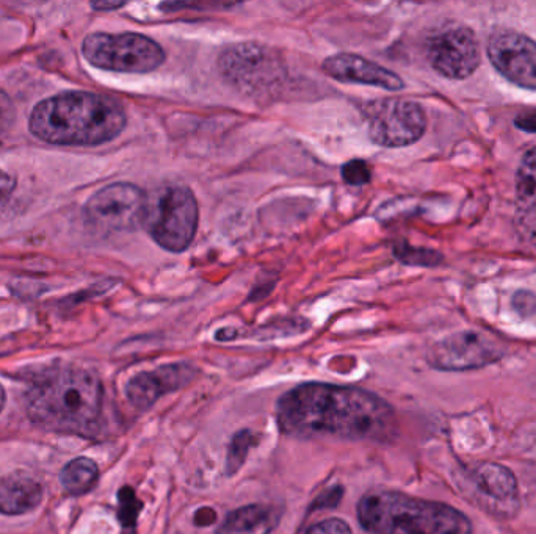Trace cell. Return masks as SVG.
<instances>
[{
  "instance_id": "1",
  "label": "cell",
  "mask_w": 536,
  "mask_h": 534,
  "mask_svg": "<svg viewBox=\"0 0 536 534\" xmlns=\"http://www.w3.org/2000/svg\"><path fill=\"white\" fill-rule=\"evenodd\" d=\"M276 419L279 430L298 439L388 442L397 434L394 408L359 387L300 384L279 398Z\"/></svg>"
},
{
  "instance_id": "2",
  "label": "cell",
  "mask_w": 536,
  "mask_h": 534,
  "mask_svg": "<svg viewBox=\"0 0 536 534\" xmlns=\"http://www.w3.org/2000/svg\"><path fill=\"white\" fill-rule=\"evenodd\" d=\"M126 112L118 102L88 91H65L35 105L32 135L57 146H98L123 132Z\"/></svg>"
},
{
  "instance_id": "3",
  "label": "cell",
  "mask_w": 536,
  "mask_h": 534,
  "mask_svg": "<svg viewBox=\"0 0 536 534\" xmlns=\"http://www.w3.org/2000/svg\"><path fill=\"white\" fill-rule=\"evenodd\" d=\"M102 398L95 373L62 365L43 373L27 390V412L44 430L90 436L101 419Z\"/></svg>"
},
{
  "instance_id": "4",
  "label": "cell",
  "mask_w": 536,
  "mask_h": 534,
  "mask_svg": "<svg viewBox=\"0 0 536 534\" xmlns=\"http://www.w3.org/2000/svg\"><path fill=\"white\" fill-rule=\"evenodd\" d=\"M356 513L372 534H472L471 522L457 508L402 492H367Z\"/></svg>"
},
{
  "instance_id": "5",
  "label": "cell",
  "mask_w": 536,
  "mask_h": 534,
  "mask_svg": "<svg viewBox=\"0 0 536 534\" xmlns=\"http://www.w3.org/2000/svg\"><path fill=\"white\" fill-rule=\"evenodd\" d=\"M221 77L250 98H268L283 87L286 66L278 52L259 43L226 47L218 57Z\"/></svg>"
},
{
  "instance_id": "6",
  "label": "cell",
  "mask_w": 536,
  "mask_h": 534,
  "mask_svg": "<svg viewBox=\"0 0 536 534\" xmlns=\"http://www.w3.org/2000/svg\"><path fill=\"white\" fill-rule=\"evenodd\" d=\"M198 220L200 210L189 188L167 187L148 198L143 226L160 248L184 253L195 239Z\"/></svg>"
},
{
  "instance_id": "7",
  "label": "cell",
  "mask_w": 536,
  "mask_h": 534,
  "mask_svg": "<svg viewBox=\"0 0 536 534\" xmlns=\"http://www.w3.org/2000/svg\"><path fill=\"white\" fill-rule=\"evenodd\" d=\"M90 65L123 74H148L165 62V51L140 33H91L82 43Z\"/></svg>"
},
{
  "instance_id": "8",
  "label": "cell",
  "mask_w": 536,
  "mask_h": 534,
  "mask_svg": "<svg viewBox=\"0 0 536 534\" xmlns=\"http://www.w3.org/2000/svg\"><path fill=\"white\" fill-rule=\"evenodd\" d=\"M367 132L375 145L405 148L421 140L427 116L417 102L406 99H375L364 105Z\"/></svg>"
},
{
  "instance_id": "9",
  "label": "cell",
  "mask_w": 536,
  "mask_h": 534,
  "mask_svg": "<svg viewBox=\"0 0 536 534\" xmlns=\"http://www.w3.org/2000/svg\"><path fill=\"white\" fill-rule=\"evenodd\" d=\"M148 198L142 188L116 182L101 188L88 199L85 220L99 232L135 231L145 221Z\"/></svg>"
},
{
  "instance_id": "10",
  "label": "cell",
  "mask_w": 536,
  "mask_h": 534,
  "mask_svg": "<svg viewBox=\"0 0 536 534\" xmlns=\"http://www.w3.org/2000/svg\"><path fill=\"white\" fill-rule=\"evenodd\" d=\"M464 492L485 513L499 519L518 514L519 488L515 475L496 462H475L463 470Z\"/></svg>"
},
{
  "instance_id": "11",
  "label": "cell",
  "mask_w": 536,
  "mask_h": 534,
  "mask_svg": "<svg viewBox=\"0 0 536 534\" xmlns=\"http://www.w3.org/2000/svg\"><path fill=\"white\" fill-rule=\"evenodd\" d=\"M504 356V347L482 332L463 331L439 340L428 350L427 361L441 372H468L494 364Z\"/></svg>"
},
{
  "instance_id": "12",
  "label": "cell",
  "mask_w": 536,
  "mask_h": 534,
  "mask_svg": "<svg viewBox=\"0 0 536 534\" xmlns=\"http://www.w3.org/2000/svg\"><path fill=\"white\" fill-rule=\"evenodd\" d=\"M489 60L505 79L536 90V43L513 30H497L488 43Z\"/></svg>"
},
{
  "instance_id": "13",
  "label": "cell",
  "mask_w": 536,
  "mask_h": 534,
  "mask_svg": "<svg viewBox=\"0 0 536 534\" xmlns=\"http://www.w3.org/2000/svg\"><path fill=\"white\" fill-rule=\"evenodd\" d=\"M427 57L431 68L447 79H466L480 65L479 46L474 33L466 27L446 30L431 38Z\"/></svg>"
},
{
  "instance_id": "14",
  "label": "cell",
  "mask_w": 536,
  "mask_h": 534,
  "mask_svg": "<svg viewBox=\"0 0 536 534\" xmlns=\"http://www.w3.org/2000/svg\"><path fill=\"white\" fill-rule=\"evenodd\" d=\"M195 376V367L185 362L162 365L151 372L138 373L126 384L127 400L135 409L145 411L156 405V401L163 395L189 386Z\"/></svg>"
},
{
  "instance_id": "15",
  "label": "cell",
  "mask_w": 536,
  "mask_h": 534,
  "mask_svg": "<svg viewBox=\"0 0 536 534\" xmlns=\"http://www.w3.org/2000/svg\"><path fill=\"white\" fill-rule=\"evenodd\" d=\"M323 71L342 83H359L389 91H400L405 87L399 74L355 54L331 55L323 62Z\"/></svg>"
},
{
  "instance_id": "16",
  "label": "cell",
  "mask_w": 536,
  "mask_h": 534,
  "mask_svg": "<svg viewBox=\"0 0 536 534\" xmlns=\"http://www.w3.org/2000/svg\"><path fill=\"white\" fill-rule=\"evenodd\" d=\"M44 489L35 478L15 473L0 480V514L21 516L38 508L43 502Z\"/></svg>"
},
{
  "instance_id": "17",
  "label": "cell",
  "mask_w": 536,
  "mask_h": 534,
  "mask_svg": "<svg viewBox=\"0 0 536 534\" xmlns=\"http://www.w3.org/2000/svg\"><path fill=\"white\" fill-rule=\"evenodd\" d=\"M283 517V509L272 505H248L234 509L218 527L217 534H270Z\"/></svg>"
},
{
  "instance_id": "18",
  "label": "cell",
  "mask_w": 536,
  "mask_h": 534,
  "mask_svg": "<svg viewBox=\"0 0 536 534\" xmlns=\"http://www.w3.org/2000/svg\"><path fill=\"white\" fill-rule=\"evenodd\" d=\"M98 478V464L93 459L85 458V456L68 462L60 473L63 489L69 495H76V497L87 494L95 488Z\"/></svg>"
},
{
  "instance_id": "19",
  "label": "cell",
  "mask_w": 536,
  "mask_h": 534,
  "mask_svg": "<svg viewBox=\"0 0 536 534\" xmlns=\"http://www.w3.org/2000/svg\"><path fill=\"white\" fill-rule=\"evenodd\" d=\"M516 193L521 206L536 215V148L522 157L516 174Z\"/></svg>"
},
{
  "instance_id": "20",
  "label": "cell",
  "mask_w": 536,
  "mask_h": 534,
  "mask_svg": "<svg viewBox=\"0 0 536 534\" xmlns=\"http://www.w3.org/2000/svg\"><path fill=\"white\" fill-rule=\"evenodd\" d=\"M256 442H258L256 434L250 430H240L232 436L228 455H226V473L228 475H236L239 472L240 467L247 461L248 453H250Z\"/></svg>"
},
{
  "instance_id": "21",
  "label": "cell",
  "mask_w": 536,
  "mask_h": 534,
  "mask_svg": "<svg viewBox=\"0 0 536 534\" xmlns=\"http://www.w3.org/2000/svg\"><path fill=\"white\" fill-rule=\"evenodd\" d=\"M394 256L403 264L419 265V267H436L442 262L441 254L433 249L413 248L408 243L395 245Z\"/></svg>"
},
{
  "instance_id": "22",
  "label": "cell",
  "mask_w": 536,
  "mask_h": 534,
  "mask_svg": "<svg viewBox=\"0 0 536 534\" xmlns=\"http://www.w3.org/2000/svg\"><path fill=\"white\" fill-rule=\"evenodd\" d=\"M118 502H120L118 517H120L123 527H135L138 516L142 513L143 503L138 500L134 489L129 488V486H124V488L118 492Z\"/></svg>"
},
{
  "instance_id": "23",
  "label": "cell",
  "mask_w": 536,
  "mask_h": 534,
  "mask_svg": "<svg viewBox=\"0 0 536 534\" xmlns=\"http://www.w3.org/2000/svg\"><path fill=\"white\" fill-rule=\"evenodd\" d=\"M341 173L345 184L353 185V187L367 185L372 179L369 163L364 160H350L342 166Z\"/></svg>"
},
{
  "instance_id": "24",
  "label": "cell",
  "mask_w": 536,
  "mask_h": 534,
  "mask_svg": "<svg viewBox=\"0 0 536 534\" xmlns=\"http://www.w3.org/2000/svg\"><path fill=\"white\" fill-rule=\"evenodd\" d=\"M306 534H353L352 528L342 519H326L312 525Z\"/></svg>"
},
{
  "instance_id": "25",
  "label": "cell",
  "mask_w": 536,
  "mask_h": 534,
  "mask_svg": "<svg viewBox=\"0 0 536 534\" xmlns=\"http://www.w3.org/2000/svg\"><path fill=\"white\" fill-rule=\"evenodd\" d=\"M342 497H344V489L341 486H334L328 491L322 492L319 497L312 502L309 511H317V509H334L341 505Z\"/></svg>"
},
{
  "instance_id": "26",
  "label": "cell",
  "mask_w": 536,
  "mask_h": 534,
  "mask_svg": "<svg viewBox=\"0 0 536 534\" xmlns=\"http://www.w3.org/2000/svg\"><path fill=\"white\" fill-rule=\"evenodd\" d=\"M16 109L5 91L0 90V135L5 134L15 124Z\"/></svg>"
},
{
  "instance_id": "27",
  "label": "cell",
  "mask_w": 536,
  "mask_h": 534,
  "mask_svg": "<svg viewBox=\"0 0 536 534\" xmlns=\"http://www.w3.org/2000/svg\"><path fill=\"white\" fill-rule=\"evenodd\" d=\"M16 188V177L8 171L0 170V207L7 203Z\"/></svg>"
},
{
  "instance_id": "28",
  "label": "cell",
  "mask_w": 536,
  "mask_h": 534,
  "mask_svg": "<svg viewBox=\"0 0 536 534\" xmlns=\"http://www.w3.org/2000/svg\"><path fill=\"white\" fill-rule=\"evenodd\" d=\"M515 124L518 129L526 130L530 134H536V109L519 113L515 118Z\"/></svg>"
},
{
  "instance_id": "29",
  "label": "cell",
  "mask_w": 536,
  "mask_h": 534,
  "mask_svg": "<svg viewBox=\"0 0 536 534\" xmlns=\"http://www.w3.org/2000/svg\"><path fill=\"white\" fill-rule=\"evenodd\" d=\"M193 522L198 527H211V525L217 522V513H215V509L209 508V506H203V508L196 511Z\"/></svg>"
},
{
  "instance_id": "30",
  "label": "cell",
  "mask_w": 536,
  "mask_h": 534,
  "mask_svg": "<svg viewBox=\"0 0 536 534\" xmlns=\"http://www.w3.org/2000/svg\"><path fill=\"white\" fill-rule=\"evenodd\" d=\"M124 5H126V2H93L91 8H95L98 11H110L123 8Z\"/></svg>"
},
{
  "instance_id": "31",
  "label": "cell",
  "mask_w": 536,
  "mask_h": 534,
  "mask_svg": "<svg viewBox=\"0 0 536 534\" xmlns=\"http://www.w3.org/2000/svg\"><path fill=\"white\" fill-rule=\"evenodd\" d=\"M5 401H7V397H5V390L4 387H2V384H0V412H2V409H4Z\"/></svg>"
}]
</instances>
